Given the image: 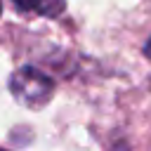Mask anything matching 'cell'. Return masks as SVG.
Returning <instances> with one entry per match:
<instances>
[{
    "label": "cell",
    "instance_id": "6da1fadb",
    "mask_svg": "<svg viewBox=\"0 0 151 151\" xmlns=\"http://www.w3.org/2000/svg\"><path fill=\"white\" fill-rule=\"evenodd\" d=\"M9 90L12 94L21 101V104H28V106H42L52 92H54V83L47 73L33 68V66H24L19 68L12 80H9Z\"/></svg>",
    "mask_w": 151,
    "mask_h": 151
},
{
    "label": "cell",
    "instance_id": "7a4b0ae2",
    "mask_svg": "<svg viewBox=\"0 0 151 151\" xmlns=\"http://www.w3.org/2000/svg\"><path fill=\"white\" fill-rule=\"evenodd\" d=\"M17 9L21 12H33V14H40V17H59L64 9H66V0H12Z\"/></svg>",
    "mask_w": 151,
    "mask_h": 151
},
{
    "label": "cell",
    "instance_id": "3957f363",
    "mask_svg": "<svg viewBox=\"0 0 151 151\" xmlns=\"http://www.w3.org/2000/svg\"><path fill=\"white\" fill-rule=\"evenodd\" d=\"M0 12H2V0H0Z\"/></svg>",
    "mask_w": 151,
    "mask_h": 151
}]
</instances>
